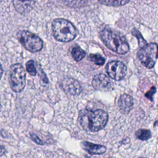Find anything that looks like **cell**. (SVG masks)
<instances>
[{"label": "cell", "instance_id": "obj_16", "mask_svg": "<svg viewBox=\"0 0 158 158\" xmlns=\"http://www.w3.org/2000/svg\"><path fill=\"white\" fill-rule=\"evenodd\" d=\"M132 34L133 35H134L135 37H136V38L138 39V44H139V46L142 48H144V46H146L148 44L146 41L143 38V37L142 36L141 34L140 33V32L137 30L136 29H134L132 31Z\"/></svg>", "mask_w": 158, "mask_h": 158}, {"label": "cell", "instance_id": "obj_21", "mask_svg": "<svg viewBox=\"0 0 158 158\" xmlns=\"http://www.w3.org/2000/svg\"><path fill=\"white\" fill-rule=\"evenodd\" d=\"M4 151H6L5 148H4L3 146H1V156H2L3 152H4Z\"/></svg>", "mask_w": 158, "mask_h": 158}, {"label": "cell", "instance_id": "obj_19", "mask_svg": "<svg viewBox=\"0 0 158 158\" xmlns=\"http://www.w3.org/2000/svg\"><path fill=\"white\" fill-rule=\"evenodd\" d=\"M30 138L37 144L39 145H44L45 144V143H44L36 135L34 134V133H30Z\"/></svg>", "mask_w": 158, "mask_h": 158}, {"label": "cell", "instance_id": "obj_5", "mask_svg": "<svg viewBox=\"0 0 158 158\" xmlns=\"http://www.w3.org/2000/svg\"><path fill=\"white\" fill-rule=\"evenodd\" d=\"M17 35L20 43L28 51L36 52L43 48V42L42 40L38 36L29 31H19Z\"/></svg>", "mask_w": 158, "mask_h": 158}, {"label": "cell", "instance_id": "obj_20", "mask_svg": "<svg viewBox=\"0 0 158 158\" xmlns=\"http://www.w3.org/2000/svg\"><path fill=\"white\" fill-rule=\"evenodd\" d=\"M156 88L154 86H152L149 91L146 93L145 96L149 100L153 101V95L156 93Z\"/></svg>", "mask_w": 158, "mask_h": 158}, {"label": "cell", "instance_id": "obj_18", "mask_svg": "<svg viewBox=\"0 0 158 158\" xmlns=\"http://www.w3.org/2000/svg\"><path fill=\"white\" fill-rule=\"evenodd\" d=\"M26 70L31 75L35 76L36 75L37 70L35 66V62L33 60H28L26 63Z\"/></svg>", "mask_w": 158, "mask_h": 158}, {"label": "cell", "instance_id": "obj_11", "mask_svg": "<svg viewBox=\"0 0 158 158\" xmlns=\"http://www.w3.org/2000/svg\"><path fill=\"white\" fill-rule=\"evenodd\" d=\"M118 105L122 113L128 114L133 108V99L130 95L127 94H123L118 99Z\"/></svg>", "mask_w": 158, "mask_h": 158}, {"label": "cell", "instance_id": "obj_22", "mask_svg": "<svg viewBox=\"0 0 158 158\" xmlns=\"http://www.w3.org/2000/svg\"><path fill=\"white\" fill-rule=\"evenodd\" d=\"M138 158H146V157H138Z\"/></svg>", "mask_w": 158, "mask_h": 158}, {"label": "cell", "instance_id": "obj_2", "mask_svg": "<svg viewBox=\"0 0 158 158\" xmlns=\"http://www.w3.org/2000/svg\"><path fill=\"white\" fill-rule=\"evenodd\" d=\"M100 36L105 45L115 53L124 54L128 52L130 47L126 38L115 30L104 28L100 32Z\"/></svg>", "mask_w": 158, "mask_h": 158}, {"label": "cell", "instance_id": "obj_17", "mask_svg": "<svg viewBox=\"0 0 158 158\" xmlns=\"http://www.w3.org/2000/svg\"><path fill=\"white\" fill-rule=\"evenodd\" d=\"M99 2L101 4H106L107 6H120L128 3L129 1H99Z\"/></svg>", "mask_w": 158, "mask_h": 158}, {"label": "cell", "instance_id": "obj_13", "mask_svg": "<svg viewBox=\"0 0 158 158\" xmlns=\"http://www.w3.org/2000/svg\"><path fill=\"white\" fill-rule=\"evenodd\" d=\"M71 54L73 59L75 61L78 62L85 57L86 52L80 46H76L72 48L71 51Z\"/></svg>", "mask_w": 158, "mask_h": 158}, {"label": "cell", "instance_id": "obj_3", "mask_svg": "<svg viewBox=\"0 0 158 158\" xmlns=\"http://www.w3.org/2000/svg\"><path fill=\"white\" fill-rule=\"evenodd\" d=\"M52 30L54 38L61 42H69L75 38L77 30L70 21L64 19H56L52 22Z\"/></svg>", "mask_w": 158, "mask_h": 158}, {"label": "cell", "instance_id": "obj_8", "mask_svg": "<svg viewBox=\"0 0 158 158\" xmlns=\"http://www.w3.org/2000/svg\"><path fill=\"white\" fill-rule=\"evenodd\" d=\"M93 88L99 91H108L112 89V83L108 77L104 74L96 75L92 80Z\"/></svg>", "mask_w": 158, "mask_h": 158}, {"label": "cell", "instance_id": "obj_6", "mask_svg": "<svg viewBox=\"0 0 158 158\" xmlns=\"http://www.w3.org/2000/svg\"><path fill=\"white\" fill-rule=\"evenodd\" d=\"M137 56L141 64L148 69L154 67L158 57V46L151 43L141 48L137 52Z\"/></svg>", "mask_w": 158, "mask_h": 158}, {"label": "cell", "instance_id": "obj_7", "mask_svg": "<svg viewBox=\"0 0 158 158\" xmlns=\"http://www.w3.org/2000/svg\"><path fill=\"white\" fill-rule=\"evenodd\" d=\"M108 75L115 80L118 81L123 79L127 73V67L121 61L112 60L107 63L106 66Z\"/></svg>", "mask_w": 158, "mask_h": 158}, {"label": "cell", "instance_id": "obj_9", "mask_svg": "<svg viewBox=\"0 0 158 158\" xmlns=\"http://www.w3.org/2000/svg\"><path fill=\"white\" fill-rule=\"evenodd\" d=\"M61 85L64 90L71 95H78L81 92L80 84L73 78H67L64 79Z\"/></svg>", "mask_w": 158, "mask_h": 158}, {"label": "cell", "instance_id": "obj_1", "mask_svg": "<svg viewBox=\"0 0 158 158\" xmlns=\"http://www.w3.org/2000/svg\"><path fill=\"white\" fill-rule=\"evenodd\" d=\"M78 121L85 131L96 132L102 130L107 124L108 114L101 109H85L80 112Z\"/></svg>", "mask_w": 158, "mask_h": 158}, {"label": "cell", "instance_id": "obj_14", "mask_svg": "<svg viewBox=\"0 0 158 158\" xmlns=\"http://www.w3.org/2000/svg\"><path fill=\"white\" fill-rule=\"evenodd\" d=\"M137 138L141 141H146L151 138V132L146 129H139L135 133Z\"/></svg>", "mask_w": 158, "mask_h": 158}, {"label": "cell", "instance_id": "obj_10", "mask_svg": "<svg viewBox=\"0 0 158 158\" xmlns=\"http://www.w3.org/2000/svg\"><path fill=\"white\" fill-rule=\"evenodd\" d=\"M82 148L90 155L102 154L106 151V147L104 145L94 144L88 141H82L81 143Z\"/></svg>", "mask_w": 158, "mask_h": 158}, {"label": "cell", "instance_id": "obj_12", "mask_svg": "<svg viewBox=\"0 0 158 158\" xmlns=\"http://www.w3.org/2000/svg\"><path fill=\"white\" fill-rule=\"evenodd\" d=\"M14 7L16 10L22 14H25L28 13L32 9L35 1H12Z\"/></svg>", "mask_w": 158, "mask_h": 158}, {"label": "cell", "instance_id": "obj_4", "mask_svg": "<svg viewBox=\"0 0 158 158\" xmlns=\"http://www.w3.org/2000/svg\"><path fill=\"white\" fill-rule=\"evenodd\" d=\"M10 87L15 93L22 91L26 84V73L20 64L12 65L9 69Z\"/></svg>", "mask_w": 158, "mask_h": 158}, {"label": "cell", "instance_id": "obj_15", "mask_svg": "<svg viewBox=\"0 0 158 158\" xmlns=\"http://www.w3.org/2000/svg\"><path fill=\"white\" fill-rule=\"evenodd\" d=\"M89 57L91 61L98 65H102L105 62V59L100 54H91L89 55Z\"/></svg>", "mask_w": 158, "mask_h": 158}]
</instances>
